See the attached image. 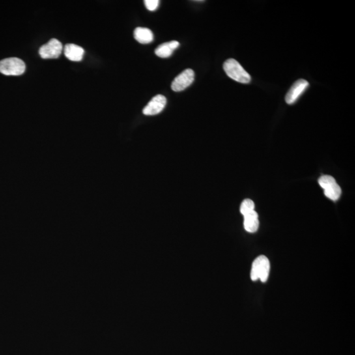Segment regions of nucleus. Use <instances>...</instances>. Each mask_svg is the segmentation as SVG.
<instances>
[{
  "label": "nucleus",
  "mask_w": 355,
  "mask_h": 355,
  "mask_svg": "<svg viewBox=\"0 0 355 355\" xmlns=\"http://www.w3.org/2000/svg\"><path fill=\"white\" fill-rule=\"evenodd\" d=\"M223 68L226 74L238 83L249 84L251 81L249 73L235 59L227 60L223 64Z\"/></svg>",
  "instance_id": "1"
},
{
  "label": "nucleus",
  "mask_w": 355,
  "mask_h": 355,
  "mask_svg": "<svg viewBox=\"0 0 355 355\" xmlns=\"http://www.w3.org/2000/svg\"><path fill=\"white\" fill-rule=\"evenodd\" d=\"M270 264L267 257L260 255L256 258L252 264L251 270V278L253 281L260 280L266 282L268 280L270 273Z\"/></svg>",
  "instance_id": "2"
},
{
  "label": "nucleus",
  "mask_w": 355,
  "mask_h": 355,
  "mask_svg": "<svg viewBox=\"0 0 355 355\" xmlns=\"http://www.w3.org/2000/svg\"><path fill=\"white\" fill-rule=\"evenodd\" d=\"M25 69V63L19 58H8L0 61V73L7 76H19Z\"/></svg>",
  "instance_id": "3"
},
{
  "label": "nucleus",
  "mask_w": 355,
  "mask_h": 355,
  "mask_svg": "<svg viewBox=\"0 0 355 355\" xmlns=\"http://www.w3.org/2000/svg\"><path fill=\"white\" fill-rule=\"evenodd\" d=\"M318 184L324 189V195L329 199L332 201H337L339 199L341 195V189L332 176H321L318 179Z\"/></svg>",
  "instance_id": "4"
},
{
  "label": "nucleus",
  "mask_w": 355,
  "mask_h": 355,
  "mask_svg": "<svg viewBox=\"0 0 355 355\" xmlns=\"http://www.w3.org/2000/svg\"><path fill=\"white\" fill-rule=\"evenodd\" d=\"M62 50L63 46L61 43L53 38L40 47L39 54L43 59H56L61 55Z\"/></svg>",
  "instance_id": "5"
},
{
  "label": "nucleus",
  "mask_w": 355,
  "mask_h": 355,
  "mask_svg": "<svg viewBox=\"0 0 355 355\" xmlns=\"http://www.w3.org/2000/svg\"><path fill=\"white\" fill-rule=\"evenodd\" d=\"M309 87V83L304 79H300L292 85L286 96V102L288 105L294 104Z\"/></svg>",
  "instance_id": "6"
},
{
  "label": "nucleus",
  "mask_w": 355,
  "mask_h": 355,
  "mask_svg": "<svg viewBox=\"0 0 355 355\" xmlns=\"http://www.w3.org/2000/svg\"><path fill=\"white\" fill-rule=\"evenodd\" d=\"M194 76V71L190 68L183 71L174 79L171 85L172 90L174 92L183 91L193 83Z\"/></svg>",
  "instance_id": "7"
},
{
  "label": "nucleus",
  "mask_w": 355,
  "mask_h": 355,
  "mask_svg": "<svg viewBox=\"0 0 355 355\" xmlns=\"http://www.w3.org/2000/svg\"><path fill=\"white\" fill-rule=\"evenodd\" d=\"M167 104V99L162 95H158L153 98L143 109L145 115H156L164 109Z\"/></svg>",
  "instance_id": "8"
},
{
  "label": "nucleus",
  "mask_w": 355,
  "mask_h": 355,
  "mask_svg": "<svg viewBox=\"0 0 355 355\" xmlns=\"http://www.w3.org/2000/svg\"><path fill=\"white\" fill-rule=\"evenodd\" d=\"M64 53L70 61H81L83 59L85 50L83 47L73 44H66L64 46Z\"/></svg>",
  "instance_id": "9"
},
{
  "label": "nucleus",
  "mask_w": 355,
  "mask_h": 355,
  "mask_svg": "<svg viewBox=\"0 0 355 355\" xmlns=\"http://www.w3.org/2000/svg\"><path fill=\"white\" fill-rule=\"evenodd\" d=\"M245 230L249 233H255L259 227V215L255 210L243 215Z\"/></svg>",
  "instance_id": "10"
},
{
  "label": "nucleus",
  "mask_w": 355,
  "mask_h": 355,
  "mask_svg": "<svg viewBox=\"0 0 355 355\" xmlns=\"http://www.w3.org/2000/svg\"><path fill=\"white\" fill-rule=\"evenodd\" d=\"M180 46V43L178 41H171V42H166L161 44L157 47L155 53L159 57L167 58L173 54V51L177 49Z\"/></svg>",
  "instance_id": "11"
},
{
  "label": "nucleus",
  "mask_w": 355,
  "mask_h": 355,
  "mask_svg": "<svg viewBox=\"0 0 355 355\" xmlns=\"http://www.w3.org/2000/svg\"><path fill=\"white\" fill-rule=\"evenodd\" d=\"M134 38L142 44H148L154 40V34L147 28L137 27L134 32Z\"/></svg>",
  "instance_id": "12"
},
{
  "label": "nucleus",
  "mask_w": 355,
  "mask_h": 355,
  "mask_svg": "<svg viewBox=\"0 0 355 355\" xmlns=\"http://www.w3.org/2000/svg\"><path fill=\"white\" fill-rule=\"evenodd\" d=\"M255 210V203L251 199H246L243 201L240 206V212L242 215Z\"/></svg>",
  "instance_id": "13"
},
{
  "label": "nucleus",
  "mask_w": 355,
  "mask_h": 355,
  "mask_svg": "<svg viewBox=\"0 0 355 355\" xmlns=\"http://www.w3.org/2000/svg\"><path fill=\"white\" fill-rule=\"evenodd\" d=\"M146 7L151 12H154L158 9L159 5V0H146L144 1Z\"/></svg>",
  "instance_id": "14"
}]
</instances>
